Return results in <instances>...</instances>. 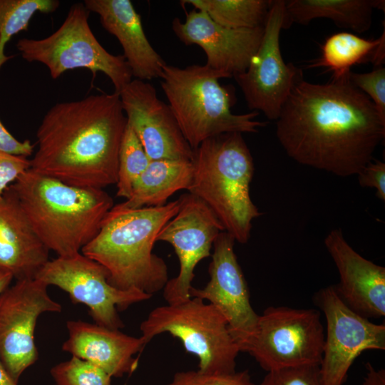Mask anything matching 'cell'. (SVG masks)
Segmentation results:
<instances>
[{"mask_svg":"<svg viewBox=\"0 0 385 385\" xmlns=\"http://www.w3.org/2000/svg\"><path fill=\"white\" fill-rule=\"evenodd\" d=\"M178 200V212L157 237V242H166L173 246L179 260L178 275L169 279L163 289V298L168 304H180L190 298L195 267L211 256L215 240L225 231L213 212L195 195L184 193Z\"/></svg>","mask_w":385,"mask_h":385,"instance_id":"cell-14","label":"cell"},{"mask_svg":"<svg viewBox=\"0 0 385 385\" xmlns=\"http://www.w3.org/2000/svg\"><path fill=\"white\" fill-rule=\"evenodd\" d=\"M68 338L62 345L64 351L88 361L111 377L131 375L138 366V356L145 344L140 337L81 320L66 322Z\"/></svg>","mask_w":385,"mask_h":385,"instance_id":"cell-19","label":"cell"},{"mask_svg":"<svg viewBox=\"0 0 385 385\" xmlns=\"http://www.w3.org/2000/svg\"><path fill=\"white\" fill-rule=\"evenodd\" d=\"M14 279L12 274L6 271L0 270V294L10 286Z\"/></svg>","mask_w":385,"mask_h":385,"instance_id":"cell-37","label":"cell"},{"mask_svg":"<svg viewBox=\"0 0 385 385\" xmlns=\"http://www.w3.org/2000/svg\"><path fill=\"white\" fill-rule=\"evenodd\" d=\"M349 72L325 83L301 78L276 120L277 140L289 158L339 177L356 175L385 137V119Z\"/></svg>","mask_w":385,"mask_h":385,"instance_id":"cell-1","label":"cell"},{"mask_svg":"<svg viewBox=\"0 0 385 385\" xmlns=\"http://www.w3.org/2000/svg\"><path fill=\"white\" fill-rule=\"evenodd\" d=\"M314 301L327 321L319 372L324 385H343L355 359L366 350L385 349V325L354 312L334 285L319 290Z\"/></svg>","mask_w":385,"mask_h":385,"instance_id":"cell-12","label":"cell"},{"mask_svg":"<svg viewBox=\"0 0 385 385\" xmlns=\"http://www.w3.org/2000/svg\"><path fill=\"white\" fill-rule=\"evenodd\" d=\"M285 1H272L260 45L247 70L233 76L247 107L262 112L270 120H277L282 106L302 71L282 58L279 36L284 29Z\"/></svg>","mask_w":385,"mask_h":385,"instance_id":"cell-11","label":"cell"},{"mask_svg":"<svg viewBox=\"0 0 385 385\" xmlns=\"http://www.w3.org/2000/svg\"><path fill=\"white\" fill-rule=\"evenodd\" d=\"M358 183L363 188H374L376 196L385 200V163L381 160H371L356 175Z\"/></svg>","mask_w":385,"mask_h":385,"instance_id":"cell-33","label":"cell"},{"mask_svg":"<svg viewBox=\"0 0 385 385\" xmlns=\"http://www.w3.org/2000/svg\"><path fill=\"white\" fill-rule=\"evenodd\" d=\"M178 199L155 207L113 205L95 237L81 252L108 271V282L120 290L145 294L163 290L168 281L165 260L153 252L161 229L178 212Z\"/></svg>","mask_w":385,"mask_h":385,"instance_id":"cell-3","label":"cell"},{"mask_svg":"<svg viewBox=\"0 0 385 385\" xmlns=\"http://www.w3.org/2000/svg\"><path fill=\"white\" fill-rule=\"evenodd\" d=\"M385 40L382 35L374 40H367L349 32H340L329 36L322 46V54L310 67H324L334 76L344 75L358 63L371 58L380 43Z\"/></svg>","mask_w":385,"mask_h":385,"instance_id":"cell-24","label":"cell"},{"mask_svg":"<svg viewBox=\"0 0 385 385\" xmlns=\"http://www.w3.org/2000/svg\"><path fill=\"white\" fill-rule=\"evenodd\" d=\"M31 168L27 157L0 150V198L6 189Z\"/></svg>","mask_w":385,"mask_h":385,"instance_id":"cell-32","label":"cell"},{"mask_svg":"<svg viewBox=\"0 0 385 385\" xmlns=\"http://www.w3.org/2000/svg\"><path fill=\"white\" fill-rule=\"evenodd\" d=\"M172 29L184 44L199 46L207 58L205 65L229 78L245 72L257 52L264 26L235 29L213 21L205 12L193 9L184 21L175 18Z\"/></svg>","mask_w":385,"mask_h":385,"instance_id":"cell-17","label":"cell"},{"mask_svg":"<svg viewBox=\"0 0 385 385\" xmlns=\"http://www.w3.org/2000/svg\"><path fill=\"white\" fill-rule=\"evenodd\" d=\"M235 242L225 231L217 235L208 268L210 280L201 289L192 286L190 296L209 302L222 314L241 352L255 333L259 314L251 305L247 284L235 252Z\"/></svg>","mask_w":385,"mask_h":385,"instance_id":"cell-15","label":"cell"},{"mask_svg":"<svg viewBox=\"0 0 385 385\" xmlns=\"http://www.w3.org/2000/svg\"><path fill=\"white\" fill-rule=\"evenodd\" d=\"M166 385H255L247 370L230 374H206L188 370L176 372Z\"/></svg>","mask_w":385,"mask_h":385,"instance_id":"cell-29","label":"cell"},{"mask_svg":"<svg viewBox=\"0 0 385 385\" xmlns=\"http://www.w3.org/2000/svg\"><path fill=\"white\" fill-rule=\"evenodd\" d=\"M108 277L103 266L79 252L49 260L35 278L63 289L73 304H85L95 324L120 329L124 324L118 312L152 296L137 289H118L108 282Z\"/></svg>","mask_w":385,"mask_h":385,"instance_id":"cell-10","label":"cell"},{"mask_svg":"<svg viewBox=\"0 0 385 385\" xmlns=\"http://www.w3.org/2000/svg\"><path fill=\"white\" fill-rule=\"evenodd\" d=\"M150 162L141 143L127 123L119 150L116 196L125 200L130 197L136 180Z\"/></svg>","mask_w":385,"mask_h":385,"instance_id":"cell-27","label":"cell"},{"mask_svg":"<svg viewBox=\"0 0 385 385\" xmlns=\"http://www.w3.org/2000/svg\"><path fill=\"white\" fill-rule=\"evenodd\" d=\"M229 78L207 65L185 68L165 63L160 76L165 93L178 124L194 150L203 141L228 133H257L266 122L256 120L259 112L235 114L230 90L220 85Z\"/></svg>","mask_w":385,"mask_h":385,"instance_id":"cell-6","label":"cell"},{"mask_svg":"<svg viewBox=\"0 0 385 385\" xmlns=\"http://www.w3.org/2000/svg\"><path fill=\"white\" fill-rule=\"evenodd\" d=\"M88 11L83 3L72 5L56 31L41 39L21 38L17 49L26 61L44 64L53 79L69 70L84 68L93 77L103 73L119 93L132 81L130 68L123 55L109 53L97 40L88 23Z\"/></svg>","mask_w":385,"mask_h":385,"instance_id":"cell-8","label":"cell"},{"mask_svg":"<svg viewBox=\"0 0 385 385\" xmlns=\"http://www.w3.org/2000/svg\"><path fill=\"white\" fill-rule=\"evenodd\" d=\"M34 150V145L29 140L20 141L14 138L0 120V150L28 158Z\"/></svg>","mask_w":385,"mask_h":385,"instance_id":"cell-34","label":"cell"},{"mask_svg":"<svg viewBox=\"0 0 385 385\" xmlns=\"http://www.w3.org/2000/svg\"><path fill=\"white\" fill-rule=\"evenodd\" d=\"M140 329L145 345L164 332L179 339L185 351L198 358V371L202 373L236 371L240 351L227 322L212 304L200 298L157 307L141 322Z\"/></svg>","mask_w":385,"mask_h":385,"instance_id":"cell-7","label":"cell"},{"mask_svg":"<svg viewBox=\"0 0 385 385\" xmlns=\"http://www.w3.org/2000/svg\"><path fill=\"white\" fill-rule=\"evenodd\" d=\"M59 5L57 0H0V68L12 57L4 53L11 37L26 31L36 13L50 14Z\"/></svg>","mask_w":385,"mask_h":385,"instance_id":"cell-26","label":"cell"},{"mask_svg":"<svg viewBox=\"0 0 385 385\" xmlns=\"http://www.w3.org/2000/svg\"><path fill=\"white\" fill-rule=\"evenodd\" d=\"M10 188L40 240L58 257L81 252L114 205L103 189L68 185L31 168Z\"/></svg>","mask_w":385,"mask_h":385,"instance_id":"cell-4","label":"cell"},{"mask_svg":"<svg viewBox=\"0 0 385 385\" xmlns=\"http://www.w3.org/2000/svg\"><path fill=\"white\" fill-rule=\"evenodd\" d=\"M0 385H18L0 361Z\"/></svg>","mask_w":385,"mask_h":385,"instance_id":"cell-36","label":"cell"},{"mask_svg":"<svg viewBox=\"0 0 385 385\" xmlns=\"http://www.w3.org/2000/svg\"><path fill=\"white\" fill-rule=\"evenodd\" d=\"M189 193L201 200L235 241L246 244L252 221L261 215L252 202L250 183L254 162L242 133H223L193 150Z\"/></svg>","mask_w":385,"mask_h":385,"instance_id":"cell-5","label":"cell"},{"mask_svg":"<svg viewBox=\"0 0 385 385\" xmlns=\"http://www.w3.org/2000/svg\"><path fill=\"white\" fill-rule=\"evenodd\" d=\"M366 373L361 385H385V370L376 369L371 363L366 364Z\"/></svg>","mask_w":385,"mask_h":385,"instance_id":"cell-35","label":"cell"},{"mask_svg":"<svg viewBox=\"0 0 385 385\" xmlns=\"http://www.w3.org/2000/svg\"><path fill=\"white\" fill-rule=\"evenodd\" d=\"M324 336L317 310L270 307L259 315L255 333L242 352L250 354L267 371L319 366Z\"/></svg>","mask_w":385,"mask_h":385,"instance_id":"cell-9","label":"cell"},{"mask_svg":"<svg viewBox=\"0 0 385 385\" xmlns=\"http://www.w3.org/2000/svg\"><path fill=\"white\" fill-rule=\"evenodd\" d=\"M351 83L366 94L385 119V68L382 66L367 73H349Z\"/></svg>","mask_w":385,"mask_h":385,"instance_id":"cell-31","label":"cell"},{"mask_svg":"<svg viewBox=\"0 0 385 385\" xmlns=\"http://www.w3.org/2000/svg\"><path fill=\"white\" fill-rule=\"evenodd\" d=\"M50 373L56 385H111L112 377L104 370L73 356L53 366Z\"/></svg>","mask_w":385,"mask_h":385,"instance_id":"cell-28","label":"cell"},{"mask_svg":"<svg viewBox=\"0 0 385 385\" xmlns=\"http://www.w3.org/2000/svg\"><path fill=\"white\" fill-rule=\"evenodd\" d=\"M325 247L339 274L334 285L339 297L354 312L366 318L385 315V267L359 255L340 229L324 238Z\"/></svg>","mask_w":385,"mask_h":385,"instance_id":"cell-18","label":"cell"},{"mask_svg":"<svg viewBox=\"0 0 385 385\" xmlns=\"http://www.w3.org/2000/svg\"><path fill=\"white\" fill-rule=\"evenodd\" d=\"M48 254L9 186L0 198V270L16 280L34 279Z\"/></svg>","mask_w":385,"mask_h":385,"instance_id":"cell-21","label":"cell"},{"mask_svg":"<svg viewBox=\"0 0 385 385\" xmlns=\"http://www.w3.org/2000/svg\"><path fill=\"white\" fill-rule=\"evenodd\" d=\"M384 0H289L285 1L284 29L292 23L307 24L317 18L331 19L341 27L357 33L371 26L374 9L384 11Z\"/></svg>","mask_w":385,"mask_h":385,"instance_id":"cell-22","label":"cell"},{"mask_svg":"<svg viewBox=\"0 0 385 385\" xmlns=\"http://www.w3.org/2000/svg\"><path fill=\"white\" fill-rule=\"evenodd\" d=\"M272 1L185 0L194 9L205 12L215 23L230 29H254L265 25Z\"/></svg>","mask_w":385,"mask_h":385,"instance_id":"cell-25","label":"cell"},{"mask_svg":"<svg viewBox=\"0 0 385 385\" xmlns=\"http://www.w3.org/2000/svg\"><path fill=\"white\" fill-rule=\"evenodd\" d=\"M260 385H324L319 365L283 368L267 371Z\"/></svg>","mask_w":385,"mask_h":385,"instance_id":"cell-30","label":"cell"},{"mask_svg":"<svg viewBox=\"0 0 385 385\" xmlns=\"http://www.w3.org/2000/svg\"><path fill=\"white\" fill-rule=\"evenodd\" d=\"M126 126L115 91L56 103L37 129L31 169L78 187L103 189L115 184Z\"/></svg>","mask_w":385,"mask_h":385,"instance_id":"cell-2","label":"cell"},{"mask_svg":"<svg viewBox=\"0 0 385 385\" xmlns=\"http://www.w3.org/2000/svg\"><path fill=\"white\" fill-rule=\"evenodd\" d=\"M118 93L127 123L150 160H192L193 150L169 105L158 96L153 85L135 78Z\"/></svg>","mask_w":385,"mask_h":385,"instance_id":"cell-16","label":"cell"},{"mask_svg":"<svg viewBox=\"0 0 385 385\" xmlns=\"http://www.w3.org/2000/svg\"><path fill=\"white\" fill-rule=\"evenodd\" d=\"M86 9L97 14L102 26L120 43L133 77L160 78L166 63L148 41L141 18L130 0H85Z\"/></svg>","mask_w":385,"mask_h":385,"instance_id":"cell-20","label":"cell"},{"mask_svg":"<svg viewBox=\"0 0 385 385\" xmlns=\"http://www.w3.org/2000/svg\"><path fill=\"white\" fill-rule=\"evenodd\" d=\"M47 287L36 278L16 280L0 294V361L16 383L38 360L34 330L38 317L62 309Z\"/></svg>","mask_w":385,"mask_h":385,"instance_id":"cell-13","label":"cell"},{"mask_svg":"<svg viewBox=\"0 0 385 385\" xmlns=\"http://www.w3.org/2000/svg\"><path fill=\"white\" fill-rule=\"evenodd\" d=\"M192 173L191 160H150L136 180L130 197L122 204L133 209L165 205L175 192L189 190Z\"/></svg>","mask_w":385,"mask_h":385,"instance_id":"cell-23","label":"cell"}]
</instances>
